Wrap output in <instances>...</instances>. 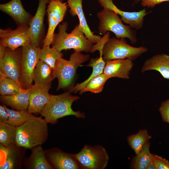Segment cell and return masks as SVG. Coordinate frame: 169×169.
<instances>
[{
	"mask_svg": "<svg viewBox=\"0 0 169 169\" xmlns=\"http://www.w3.org/2000/svg\"><path fill=\"white\" fill-rule=\"evenodd\" d=\"M48 122L41 117H35L17 127L15 144L31 149L44 144L48 138Z\"/></svg>",
	"mask_w": 169,
	"mask_h": 169,
	"instance_id": "1",
	"label": "cell"
},
{
	"mask_svg": "<svg viewBox=\"0 0 169 169\" xmlns=\"http://www.w3.org/2000/svg\"><path fill=\"white\" fill-rule=\"evenodd\" d=\"M102 52L103 50L100 51L99 57L91 59L87 65V66H91L93 68L92 72L89 77L82 83L77 84L73 86L69 90V91L71 93L73 92H76L81 91L85 87L87 84L90 79L103 73L106 62L103 59Z\"/></svg>",
	"mask_w": 169,
	"mask_h": 169,
	"instance_id": "24",
	"label": "cell"
},
{
	"mask_svg": "<svg viewBox=\"0 0 169 169\" xmlns=\"http://www.w3.org/2000/svg\"><path fill=\"white\" fill-rule=\"evenodd\" d=\"M166 1H169V0H141V3L143 7L150 8Z\"/></svg>",
	"mask_w": 169,
	"mask_h": 169,
	"instance_id": "35",
	"label": "cell"
},
{
	"mask_svg": "<svg viewBox=\"0 0 169 169\" xmlns=\"http://www.w3.org/2000/svg\"><path fill=\"white\" fill-rule=\"evenodd\" d=\"M63 54L55 48L50 47V45L43 46L40 49L39 53V60H41L49 65L54 69L57 60L62 58Z\"/></svg>",
	"mask_w": 169,
	"mask_h": 169,
	"instance_id": "27",
	"label": "cell"
},
{
	"mask_svg": "<svg viewBox=\"0 0 169 169\" xmlns=\"http://www.w3.org/2000/svg\"><path fill=\"white\" fill-rule=\"evenodd\" d=\"M0 43L12 51L31 43V34L28 25L19 26L14 30L0 29Z\"/></svg>",
	"mask_w": 169,
	"mask_h": 169,
	"instance_id": "9",
	"label": "cell"
},
{
	"mask_svg": "<svg viewBox=\"0 0 169 169\" xmlns=\"http://www.w3.org/2000/svg\"><path fill=\"white\" fill-rule=\"evenodd\" d=\"M6 47L2 43H0V59L4 57L6 50Z\"/></svg>",
	"mask_w": 169,
	"mask_h": 169,
	"instance_id": "37",
	"label": "cell"
},
{
	"mask_svg": "<svg viewBox=\"0 0 169 169\" xmlns=\"http://www.w3.org/2000/svg\"><path fill=\"white\" fill-rule=\"evenodd\" d=\"M21 50L18 49L12 51L6 47L3 57L0 59V74L12 79L19 85L21 76Z\"/></svg>",
	"mask_w": 169,
	"mask_h": 169,
	"instance_id": "11",
	"label": "cell"
},
{
	"mask_svg": "<svg viewBox=\"0 0 169 169\" xmlns=\"http://www.w3.org/2000/svg\"><path fill=\"white\" fill-rule=\"evenodd\" d=\"M49 1V0H39L36 13L28 24L31 34V43L35 47H39L42 37L46 5Z\"/></svg>",
	"mask_w": 169,
	"mask_h": 169,
	"instance_id": "16",
	"label": "cell"
},
{
	"mask_svg": "<svg viewBox=\"0 0 169 169\" xmlns=\"http://www.w3.org/2000/svg\"><path fill=\"white\" fill-rule=\"evenodd\" d=\"M82 2V0H68V5L70 8L69 13L72 16H78L79 24L86 37L92 44H96L100 41L102 37L94 34L91 31L83 12Z\"/></svg>",
	"mask_w": 169,
	"mask_h": 169,
	"instance_id": "19",
	"label": "cell"
},
{
	"mask_svg": "<svg viewBox=\"0 0 169 169\" xmlns=\"http://www.w3.org/2000/svg\"><path fill=\"white\" fill-rule=\"evenodd\" d=\"M31 154L26 160L25 167L29 169H53L48 161L44 150L41 145L35 146L31 149Z\"/></svg>",
	"mask_w": 169,
	"mask_h": 169,
	"instance_id": "21",
	"label": "cell"
},
{
	"mask_svg": "<svg viewBox=\"0 0 169 169\" xmlns=\"http://www.w3.org/2000/svg\"><path fill=\"white\" fill-rule=\"evenodd\" d=\"M17 127L6 122H0V144L7 146L15 143Z\"/></svg>",
	"mask_w": 169,
	"mask_h": 169,
	"instance_id": "29",
	"label": "cell"
},
{
	"mask_svg": "<svg viewBox=\"0 0 169 169\" xmlns=\"http://www.w3.org/2000/svg\"><path fill=\"white\" fill-rule=\"evenodd\" d=\"M79 98L78 96L72 95L69 91L58 95H50L48 102L40 114L48 123L51 124H56L59 119L69 115L84 119V113L75 111L72 108L73 103Z\"/></svg>",
	"mask_w": 169,
	"mask_h": 169,
	"instance_id": "2",
	"label": "cell"
},
{
	"mask_svg": "<svg viewBox=\"0 0 169 169\" xmlns=\"http://www.w3.org/2000/svg\"><path fill=\"white\" fill-rule=\"evenodd\" d=\"M44 152L48 161L54 169H80L74 154L65 152L56 147L45 150Z\"/></svg>",
	"mask_w": 169,
	"mask_h": 169,
	"instance_id": "12",
	"label": "cell"
},
{
	"mask_svg": "<svg viewBox=\"0 0 169 169\" xmlns=\"http://www.w3.org/2000/svg\"><path fill=\"white\" fill-rule=\"evenodd\" d=\"M81 169H104L109 157L105 149L100 145H85L74 154Z\"/></svg>",
	"mask_w": 169,
	"mask_h": 169,
	"instance_id": "7",
	"label": "cell"
},
{
	"mask_svg": "<svg viewBox=\"0 0 169 169\" xmlns=\"http://www.w3.org/2000/svg\"><path fill=\"white\" fill-rule=\"evenodd\" d=\"M110 32H107L99 42L93 45L90 52L93 53L96 50H103L105 44L110 38Z\"/></svg>",
	"mask_w": 169,
	"mask_h": 169,
	"instance_id": "34",
	"label": "cell"
},
{
	"mask_svg": "<svg viewBox=\"0 0 169 169\" xmlns=\"http://www.w3.org/2000/svg\"><path fill=\"white\" fill-rule=\"evenodd\" d=\"M146 169H157L153 160L152 162L147 166Z\"/></svg>",
	"mask_w": 169,
	"mask_h": 169,
	"instance_id": "38",
	"label": "cell"
},
{
	"mask_svg": "<svg viewBox=\"0 0 169 169\" xmlns=\"http://www.w3.org/2000/svg\"><path fill=\"white\" fill-rule=\"evenodd\" d=\"M40 49L31 43L22 47L21 50V76L20 86L24 90L30 88L35 67L39 60Z\"/></svg>",
	"mask_w": 169,
	"mask_h": 169,
	"instance_id": "8",
	"label": "cell"
},
{
	"mask_svg": "<svg viewBox=\"0 0 169 169\" xmlns=\"http://www.w3.org/2000/svg\"><path fill=\"white\" fill-rule=\"evenodd\" d=\"M9 115L6 123L13 126L18 127L36 116L29 113L27 109L14 110L9 109L4 106Z\"/></svg>",
	"mask_w": 169,
	"mask_h": 169,
	"instance_id": "26",
	"label": "cell"
},
{
	"mask_svg": "<svg viewBox=\"0 0 169 169\" xmlns=\"http://www.w3.org/2000/svg\"><path fill=\"white\" fill-rule=\"evenodd\" d=\"M51 0H50V1H51ZM60 0L62 1V0Z\"/></svg>",
	"mask_w": 169,
	"mask_h": 169,
	"instance_id": "39",
	"label": "cell"
},
{
	"mask_svg": "<svg viewBox=\"0 0 169 169\" xmlns=\"http://www.w3.org/2000/svg\"><path fill=\"white\" fill-rule=\"evenodd\" d=\"M27 149L15 143L7 146L0 145L1 162L0 169H20Z\"/></svg>",
	"mask_w": 169,
	"mask_h": 169,
	"instance_id": "14",
	"label": "cell"
},
{
	"mask_svg": "<svg viewBox=\"0 0 169 169\" xmlns=\"http://www.w3.org/2000/svg\"><path fill=\"white\" fill-rule=\"evenodd\" d=\"M9 118V115L4 106L0 105V122H6Z\"/></svg>",
	"mask_w": 169,
	"mask_h": 169,
	"instance_id": "36",
	"label": "cell"
},
{
	"mask_svg": "<svg viewBox=\"0 0 169 169\" xmlns=\"http://www.w3.org/2000/svg\"><path fill=\"white\" fill-rule=\"evenodd\" d=\"M151 137L146 130H141L137 133L128 136L127 141L128 144L136 155Z\"/></svg>",
	"mask_w": 169,
	"mask_h": 169,
	"instance_id": "28",
	"label": "cell"
},
{
	"mask_svg": "<svg viewBox=\"0 0 169 169\" xmlns=\"http://www.w3.org/2000/svg\"><path fill=\"white\" fill-rule=\"evenodd\" d=\"M89 58V54L74 51L70 55L69 60L62 58H59L54 69L55 78H57L58 80L57 90H69L72 88L77 68L82 63L87 61Z\"/></svg>",
	"mask_w": 169,
	"mask_h": 169,
	"instance_id": "4",
	"label": "cell"
},
{
	"mask_svg": "<svg viewBox=\"0 0 169 169\" xmlns=\"http://www.w3.org/2000/svg\"><path fill=\"white\" fill-rule=\"evenodd\" d=\"M103 8L111 10L120 16L122 21L129 24L132 28L140 29L143 27L144 18L148 14L145 9L138 12H129L122 11L118 8L113 0H97Z\"/></svg>",
	"mask_w": 169,
	"mask_h": 169,
	"instance_id": "13",
	"label": "cell"
},
{
	"mask_svg": "<svg viewBox=\"0 0 169 169\" xmlns=\"http://www.w3.org/2000/svg\"><path fill=\"white\" fill-rule=\"evenodd\" d=\"M54 78V69L44 62L39 60L33 74V79L35 84L39 85L50 84Z\"/></svg>",
	"mask_w": 169,
	"mask_h": 169,
	"instance_id": "23",
	"label": "cell"
},
{
	"mask_svg": "<svg viewBox=\"0 0 169 169\" xmlns=\"http://www.w3.org/2000/svg\"><path fill=\"white\" fill-rule=\"evenodd\" d=\"M133 65L132 60L129 59L109 60L106 62L103 73L109 79L117 77L128 79Z\"/></svg>",
	"mask_w": 169,
	"mask_h": 169,
	"instance_id": "17",
	"label": "cell"
},
{
	"mask_svg": "<svg viewBox=\"0 0 169 169\" xmlns=\"http://www.w3.org/2000/svg\"><path fill=\"white\" fill-rule=\"evenodd\" d=\"M159 72L165 79H169V55L165 54L155 55L145 62L142 72L149 70Z\"/></svg>",
	"mask_w": 169,
	"mask_h": 169,
	"instance_id": "20",
	"label": "cell"
},
{
	"mask_svg": "<svg viewBox=\"0 0 169 169\" xmlns=\"http://www.w3.org/2000/svg\"><path fill=\"white\" fill-rule=\"evenodd\" d=\"M29 90L30 89H23L21 92L13 95H1V102L16 110L27 109L29 101Z\"/></svg>",
	"mask_w": 169,
	"mask_h": 169,
	"instance_id": "22",
	"label": "cell"
},
{
	"mask_svg": "<svg viewBox=\"0 0 169 169\" xmlns=\"http://www.w3.org/2000/svg\"><path fill=\"white\" fill-rule=\"evenodd\" d=\"M99 20V33L102 35L111 32L117 38H127L132 44L137 41L136 33L129 25L124 24L116 13L110 9L103 8L97 14Z\"/></svg>",
	"mask_w": 169,
	"mask_h": 169,
	"instance_id": "5",
	"label": "cell"
},
{
	"mask_svg": "<svg viewBox=\"0 0 169 169\" xmlns=\"http://www.w3.org/2000/svg\"><path fill=\"white\" fill-rule=\"evenodd\" d=\"M109 78L104 73L99 74L90 79L80 93L89 91L93 93H98L101 92L106 82Z\"/></svg>",
	"mask_w": 169,
	"mask_h": 169,
	"instance_id": "31",
	"label": "cell"
},
{
	"mask_svg": "<svg viewBox=\"0 0 169 169\" xmlns=\"http://www.w3.org/2000/svg\"><path fill=\"white\" fill-rule=\"evenodd\" d=\"M150 143L147 141L141 150L133 158L131 167L135 169H146L153 161L152 154L150 151Z\"/></svg>",
	"mask_w": 169,
	"mask_h": 169,
	"instance_id": "25",
	"label": "cell"
},
{
	"mask_svg": "<svg viewBox=\"0 0 169 169\" xmlns=\"http://www.w3.org/2000/svg\"><path fill=\"white\" fill-rule=\"evenodd\" d=\"M152 157L157 169H169V161L168 160L153 154Z\"/></svg>",
	"mask_w": 169,
	"mask_h": 169,
	"instance_id": "33",
	"label": "cell"
},
{
	"mask_svg": "<svg viewBox=\"0 0 169 169\" xmlns=\"http://www.w3.org/2000/svg\"><path fill=\"white\" fill-rule=\"evenodd\" d=\"M159 110L162 121L169 124V99L161 103Z\"/></svg>",
	"mask_w": 169,
	"mask_h": 169,
	"instance_id": "32",
	"label": "cell"
},
{
	"mask_svg": "<svg viewBox=\"0 0 169 169\" xmlns=\"http://www.w3.org/2000/svg\"><path fill=\"white\" fill-rule=\"evenodd\" d=\"M67 21L58 25V32L54 33L52 43V46L59 51L73 49L74 51L90 52L93 44L86 37L79 24L68 33Z\"/></svg>",
	"mask_w": 169,
	"mask_h": 169,
	"instance_id": "3",
	"label": "cell"
},
{
	"mask_svg": "<svg viewBox=\"0 0 169 169\" xmlns=\"http://www.w3.org/2000/svg\"><path fill=\"white\" fill-rule=\"evenodd\" d=\"M148 49L143 46L134 47L127 43L125 38H110L104 45L103 58L106 62L116 59H129L134 60Z\"/></svg>",
	"mask_w": 169,
	"mask_h": 169,
	"instance_id": "6",
	"label": "cell"
},
{
	"mask_svg": "<svg viewBox=\"0 0 169 169\" xmlns=\"http://www.w3.org/2000/svg\"><path fill=\"white\" fill-rule=\"evenodd\" d=\"M47 12L48 28L46 35L43 40V46L52 44L56 27L62 22L68 9V4L60 0L49 1Z\"/></svg>",
	"mask_w": 169,
	"mask_h": 169,
	"instance_id": "10",
	"label": "cell"
},
{
	"mask_svg": "<svg viewBox=\"0 0 169 169\" xmlns=\"http://www.w3.org/2000/svg\"><path fill=\"white\" fill-rule=\"evenodd\" d=\"M0 10L12 17L18 26H28L32 18L24 9L21 0H11L1 4Z\"/></svg>",
	"mask_w": 169,
	"mask_h": 169,
	"instance_id": "18",
	"label": "cell"
},
{
	"mask_svg": "<svg viewBox=\"0 0 169 169\" xmlns=\"http://www.w3.org/2000/svg\"><path fill=\"white\" fill-rule=\"evenodd\" d=\"M51 84L45 85L35 84L30 89L28 111L31 113H40L48 102L50 95L49 91Z\"/></svg>",
	"mask_w": 169,
	"mask_h": 169,
	"instance_id": "15",
	"label": "cell"
},
{
	"mask_svg": "<svg viewBox=\"0 0 169 169\" xmlns=\"http://www.w3.org/2000/svg\"><path fill=\"white\" fill-rule=\"evenodd\" d=\"M0 75L1 95H13L18 93L23 90L12 79L1 74Z\"/></svg>",
	"mask_w": 169,
	"mask_h": 169,
	"instance_id": "30",
	"label": "cell"
}]
</instances>
